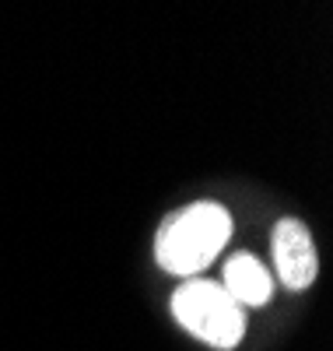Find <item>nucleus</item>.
Segmentation results:
<instances>
[{
  "instance_id": "obj_1",
  "label": "nucleus",
  "mask_w": 333,
  "mask_h": 351,
  "mask_svg": "<svg viewBox=\"0 0 333 351\" xmlns=\"http://www.w3.org/2000/svg\"><path fill=\"white\" fill-rule=\"evenodd\" d=\"M232 239V215L214 200H197L179 208L158 225L155 260L175 278H200Z\"/></svg>"
},
{
  "instance_id": "obj_2",
  "label": "nucleus",
  "mask_w": 333,
  "mask_h": 351,
  "mask_svg": "<svg viewBox=\"0 0 333 351\" xmlns=\"http://www.w3.org/2000/svg\"><path fill=\"white\" fill-rule=\"evenodd\" d=\"M172 316L190 337L214 351H232L246 337V309L207 278H186L172 295Z\"/></svg>"
},
{
  "instance_id": "obj_3",
  "label": "nucleus",
  "mask_w": 333,
  "mask_h": 351,
  "mask_svg": "<svg viewBox=\"0 0 333 351\" xmlns=\"http://www.w3.org/2000/svg\"><path fill=\"white\" fill-rule=\"evenodd\" d=\"M274 274L288 291H309L319 278V253L309 225L301 218H281L270 232Z\"/></svg>"
},
{
  "instance_id": "obj_4",
  "label": "nucleus",
  "mask_w": 333,
  "mask_h": 351,
  "mask_svg": "<svg viewBox=\"0 0 333 351\" xmlns=\"http://www.w3.org/2000/svg\"><path fill=\"white\" fill-rule=\"evenodd\" d=\"M221 288L232 295V302H238L242 309H246V306L260 309V306H267L270 299H274V274H270L253 253H235L225 263Z\"/></svg>"
}]
</instances>
